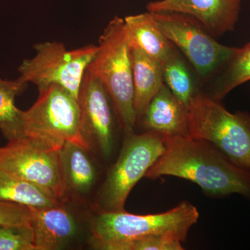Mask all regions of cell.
<instances>
[{
  "label": "cell",
  "instance_id": "6da1fadb",
  "mask_svg": "<svg viewBox=\"0 0 250 250\" xmlns=\"http://www.w3.org/2000/svg\"><path fill=\"white\" fill-rule=\"evenodd\" d=\"M166 150L145 177H179L197 184L208 196L239 194L250 200V172L229 160L213 145L190 136L166 139Z\"/></svg>",
  "mask_w": 250,
  "mask_h": 250
},
{
  "label": "cell",
  "instance_id": "7a4b0ae2",
  "mask_svg": "<svg viewBox=\"0 0 250 250\" xmlns=\"http://www.w3.org/2000/svg\"><path fill=\"white\" fill-rule=\"evenodd\" d=\"M199 216L196 207L187 201L156 214L100 211L92 223L90 244L96 250H124L130 242L150 236L172 237L184 243Z\"/></svg>",
  "mask_w": 250,
  "mask_h": 250
},
{
  "label": "cell",
  "instance_id": "3957f363",
  "mask_svg": "<svg viewBox=\"0 0 250 250\" xmlns=\"http://www.w3.org/2000/svg\"><path fill=\"white\" fill-rule=\"evenodd\" d=\"M88 69L103 82L121 129L125 134L134 132L137 116L132 62L123 18L116 16L105 28L99 39L98 52Z\"/></svg>",
  "mask_w": 250,
  "mask_h": 250
},
{
  "label": "cell",
  "instance_id": "277c9868",
  "mask_svg": "<svg viewBox=\"0 0 250 250\" xmlns=\"http://www.w3.org/2000/svg\"><path fill=\"white\" fill-rule=\"evenodd\" d=\"M189 136L213 145L234 165L250 172V113L228 111L197 93L188 106Z\"/></svg>",
  "mask_w": 250,
  "mask_h": 250
},
{
  "label": "cell",
  "instance_id": "5b68a950",
  "mask_svg": "<svg viewBox=\"0 0 250 250\" xmlns=\"http://www.w3.org/2000/svg\"><path fill=\"white\" fill-rule=\"evenodd\" d=\"M39 92L34 104L23 111L25 136L58 149L65 142L90 149L81 132L78 100L60 85H50Z\"/></svg>",
  "mask_w": 250,
  "mask_h": 250
},
{
  "label": "cell",
  "instance_id": "8992f818",
  "mask_svg": "<svg viewBox=\"0 0 250 250\" xmlns=\"http://www.w3.org/2000/svg\"><path fill=\"white\" fill-rule=\"evenodd\" d=\"M166 139L155 133L126 134L119 156L108 172L100 194V211L125 210L136 184L166 150Z\"/></svg>",
  "mask_w": 250,
  "mask_h": 250
},
{
  "label": "cell",
  "instance_id": "52a82bcc",
  "mask_svg": "<svg viewBox=\"0 0 250 250\" xmlns=\"http://www.w3.org/2000/svg\"><path fill=\"white\" fill-rule=\"evenodd\" d=\"M36 55L24 59L18 71L21 78L38 88L60 85L78 100L83 75L98 51L89 45L68 50L59 42H45L34 46Z\"/></svg>",
  "mask_w": 250,
  "mask_h": 250
},
{
  "label": "cell",
  "instance_id": "ba28073f",
  "mask_svg": "<svg viewBox=\"0 0 250 250\" xmlns=\"http://www.w3.org/2000/svg\"><path fill=\"white\" fill-rule=\"evenodd\" d=\"M59 150L40 140L26 136L0 148V168L34 184L65 203L67 195Z\"/></svg>",
  "mask_w": 250,
  "mask_h": 250
},
{
  "label": "cell",
  "instance_id": "9c48e42d",
  "mask_svg": "<svg viewBox=\"0 0 250 250\" xmlns=\"http://www.w3.org/2000/svg\"><path fill=\"white\" fill-rule=\"evenodd\" d=\"M152 14L164 35L183 52L201 77L209 76L225 67L238 50V47L219 43L197 20L187 15Z\"/></svg>",
  "mask_w": 250,
  "mask_h": 250
},
{
  "label": "cell",
  "instance_id": "30bf717a",
  "mask_svg": "<svg viewBox=\"0 0 250 250\" xmlns=\"http://www.w3.org/2000/svg\"><path fill=\"white\" fill-rule=\"evenodd\" d=\"M109 95L103 82L88 70L83 75L78 95L80 129L90 150L108 159L114 146V121Z\"/></svg>",
  "mask_w": 250,
  "mask_h": 250
},
{
  "label": "cell",
  "instance_id": "8fae6325",
  "mask_svg": "<svg viewBox=\"0 0 250 250\" xmlns=\"http://www.w3.org/2000/svg\"><path fill=\"white\" fill-rule=\"evenodd\" d=\"M241 0H160L149 3V12L179 13L195 18L213 36L233 31Z\"/></svg>",
  "mask_w": 250,
  "mask_h": 250
},
{
  "label": "cell",
  "instance_id": "7c38bea8",
  "mask_svg": "<svg viewBox=\"0 0 250 250\" xmlns=\"http://www.w3.org/2000/svg\"><path fill=\"white\" fill-rule=\"evenodd\" d=\"M63 203L30 208V226L37 250L62 249L76 236V220Z\"/></svg>",
  "mask_w": 250,
  "mask_h": 250
},
{
  "label": "cell",
  "instance_id": "4fadbf2b",
  "mask_svg": "<svg viewBox=\"0 0 250 250\" xmlns=\"http://www.w3.org/2000/svg\"><path fill=\"white\" fill-rule=\"evenodd\" d=\"M143 127L165 139L189 136L188 108L164 83L140 118Z\"/></svg>",
  "mask_w": 250,
  "mask_h": 250
},
{
  "label": "cell",
  "instance_id": "5bb4252c",
  "mask_svg": "<svg viewBox=\"0 0 250 250\" xmlns=\"http://www.w3.org/2000/svg\"><path fill=\"white\" fill-rule=\"evenodd\" d=\"M90 151L71 142L64 143L59 149V162L67 197L69 195H86L96 182L98 172Z\"/></svg>",
  "mask_w": 250,
  "mask_h": 250
},
{
  "label": "cell",
  "instance_id": "9a60e30c",
  "mask_svg": "<svg viewBox=\"0 0 250 250\" xmlns=\"http://www.w3.org/2000/svg\"><path fill=\"white\" fill-rule=\"evenodd\" d=\"M124 20L130 47L140 49L164 65L176 49L161 30L152 13L126 16Z\"/></svg>",
  "mask_w": 250,
  "mask_h": 250
},
{
  "label": "cell",
  "instance_id": "2e32d148",
  "mask_svg": "<svg viewBox=\"0 0 250 250\" xmlns=\"http://www.w3.org/2000/svg\"><path fill=\"white\" fill-rule=\"evenodd\" d=\"M134 109L137 121L164 84L163 65L142 51L131 47Z\"/></svg>",
  "mask_w": 250,
  "mask_h": 250
},
{
  "label": "cell",
  "instance_id": "e0dca14e",
  "mask_svg": "<svg viewBox=\"0 0 250 250\" xmlns=\"http://www.w3.org/2000/svg\"><path fill=\"white\" fill-rule=\"evenodd\" d=\"M27 83L21 77L15 80L0 78V131L9 142L26 137L23 111L16 107L15 98L25 89Z\"/></svg>",
  "mask_w": 250,
  "mask_h": 250
},
{
  "label": "cell",
  "instance_id": "ac0fdd59",
  "mask_svg": "<svg viewBox=\"0 0 250 250\" xmlns=\"http://www.w3.org/2000/svg\"><path fill=\"white\" fill-rule=\"evenodd\" d=\"M0 200L42 208L61 203L34 184L0 168Z\"/></svg>",
  "mask_w": 250,
  "mask_h": 250
},
{
  "label": "cell",
  "instance_id": "d6986e66",
  "mask_svg": "<svg viewBox=\"0 0 250 250\" xmlns=\"http://www.w3.org/2000/svg\"><path fill=\"white\" fill-rule=\"evenodd\" d=\"M225 67L209 95L218 101L238 85L250 80V42L238 48Z\"/></svg>",
  "mask_w": 250,
  "mask_h": 250
},
{
  "label": "cell",
  "instance_id": "ffe728a7",
  "mask_svg": "<svg viewBox=\"0 0 250 250\" xmlns=\"http://www.w3.org/2000/svg\"><path fill=\"white\" fill-rule=\"evenodd\" d=\"M164 83L188 108L198 92L195 89L187 64L177 50L163 65Z\"/></svg>",
  "mask_w": 250,
  "mask_h": 250
},
{
  "label": "cell",
  "instance_id": "44dd1931",
  "mask_svg": "<svg viewBox=\"0 0 250 250\" xmlns=\"http://www.w3.org/2000/svg\"><path fill=\"white\" fill-rule=\"evenodd\" d=\"M0 250H37L30 225H0Z\"/></svg>",
  "mask_w": 250,
  "mask_h": 250
},
{
  "label": "cell",
  "instance_id": "7402d4cb",
  "mask_svg": "<svg viewBox=\"0 0 250 250\" xmlns=\"http://www.w3.org/2000/svg\"><path fill=\"white\" fill-rule=\"evenodd\" d=\"M182 242L167 236H150L130 242L124 250H183Z\"/></svg>",
  "mask_w": 250,
  "mask_h": 250
},
{
  "label": "cell",
  "instance_id": "603a6c76",
  "mask_svg": "<svg viewBox=\"0 0 250 250\" xmlns=\"http://www.w3.org/2000/svg\"><path fill=\"white\" fill-rule=\"evenodd\" d=\"M30 220L29 207L0 200V225H30Z\"/></svg>",
  "mask_w": 250,
  "mask_h": 250
}]
</instances>
